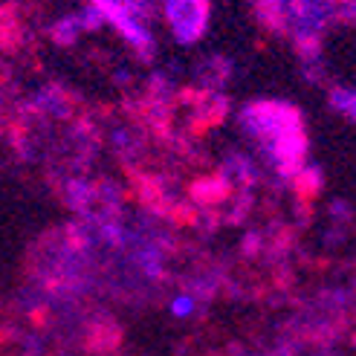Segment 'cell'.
Instances as JSON below:
<instances>
[{
  "label": "cell",
  "mask_w": 356,
  "mask_h": 356,
  "mask_svg": "<svg viewBox=\"0 0 356 356\" xmlns=\"http://www.w3.org/2000/svg\"><path fill=\"white\" fill-rule=\"evenodd\" d=\"M194 307H197V305H194L191 296H177V298L171 301V313H174L177 318H188V316L194 313Z\"/></svg>",
  "instance_id": "cell-1"
}]
</instances>
